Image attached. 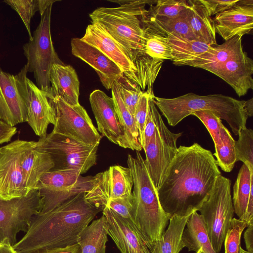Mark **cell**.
Returning a JSON list of instances; mask_svg holds the SVG:
<instances>
[{"label":"cell","mask_w":253,"mask_h":253,"mask_svg":"<svg viewBox=\"0 0 253 253\" xmlns=\"http://www.w3.org/2000/svg\"><path fill=\"white\" fill-rule=\"evenodd\" d=\"M238 135L234 143L236 162H242L253 172V131L246 127L240 130Z\"/></svg>","instance_id":"d590c367"},{"label":"cell","mask_w":253,"mask_h":253,"mask_svg":"<svg viewBox=\"0 0 253 253\" xmlns=\"http://www.w3.org/2000/svg\"><path fill=\"white\" fill-rule=\"evenodd\" d=\"M153 101L172 126L195 111L209 110L226 121L236 135L246 127L248 116L244 108L245 100L221 94L200 95L190 92L172 98L154 96Z\"/></svg>","instance_id":"277c9868"},{"label":"cell","mask_w":253,"mask_h":253,"mask_svg":"<svg viewBox=\"0 0 253 253\" xmlns=\"http://www.w3.org/2000/svg\"><path fill=\"white\" fill-rule=\"evenodd\" d=\"M29 92L27 121L36 135L46 134L48 125L55 123V113L47 94L27 78Z\"/></svg>","instance_id":"603a6c76"},{"label":"cell","mask_w":253,"mask_h":253,"mask_svg":"<svg viewBox=\"0 0 253 253\" xmlns=\"http://www.w3.org/2000/svg\"><path fill=\"white\" fill-rule=\"evenodd\" d=\"M195 253H202V250L200 249H199L197 252H196Z\"/></svg>","instance_id":"f5cc1de1"},{"label":"cell","mask_w":253,"mask_h":253,"mask_svg":"<svg viewBox=\"0 0 253 253\" xmlns=\"http://www.w3.org/2000/svg\"><path fill=\"white\" fill-rule=\"evenodd\" d=\"M81 39L101 51L119 66L126 77L137 84L132 62L121 46L100 25H88Z\"/></svg>","instance_id":"ffe728a7"},{"label":"cell","mask_w":253,"mask_h":253,"mask_svg":"<svg viewBox=\"0 0 253 253\" xmlns=\"http://www.w3.org/2000/svg\"><path fill=\"white\" fill-rule=\"evenodd\" d=\"M191 115L198 118L209 132L214 144L218 167L222 170L232 171L236 162L234 143L235 140L228 129L223 125L220 116L209 110L195 111Z\"/></svg>","instance_id":"2e32d148"},{"label":"cell","mask_w":253,"mask_h":253,"mask_svg":"<svg viewBox=\"0 0 253 253\" xmlns=\"http://www.w3.org/2000/svg\"><path fill=\"white\" fill-rule=\"evenodd\" d=\"M115 83L125 106L134 116L136 106L143 91L136 83L128 79L124 74Z\"/></svg>","instance_id":"74e56055"},{"label":"cell","mask_w":253,"mask_h":253,"mask_svg":"<svg viewBox=\"0 0 253 253\" xmlns=\"http://www.w3.org/2000/svg\"><path fill=\"white\" fill-rule=\"evenodd\" d=\"M48 98L55 113L52 132L88 145L99 144L102 136L82 106L70 105L59 97Z\"/></svg>","instance_id":"8fae6325"},{"label":"cell","mask_w":253,"mask_h":253,"mask_svg":"<svg viewBox=\"0 0 253 253\" xmlns=\"http://www.w3.org/2000/svg\"><path fill=\"white\" fill-rule=\"evenodd\" d=\"M89 99L97 130L111 142L127 148L113 98L96 89L90 93Z\"/></svg>","instance_id":"ac0fdd59"},{"label":"cell","mask_w":253,"mask_h":253,"mask_svg":"<svg viewBox=\"0 0 253 253\" xmlns=\"http://www.w3.org/2000/svg\"><path fill=\"white\" fill-rule=\"evenodd\" d=\"M71 45L72 54L94 69L107 89H111L114 82L124 74L116 63L99 49L81 39H72Z\"/></svg>","instance_id":"d6986e66"},{"label":"cell","mask_w":253,"mask_h":253,"mask_svg":"<svg viewBox=\"0 0 253 253\" xmlns=\"http://www.w3.org/2000/svg\"><path fill=\"white\" fill-rule=\"evenodd\" d=\"M189 6L180 14L172 18H150L144 14L141 17L142 27L163 35L174 33L189 40H197L189 23Z\"/></svg>","instance_id":"83f0119b"},{"label":"cell","mask_w":253,"mask_h":253,"mask_svg":"<svg viewBox=\"0 0 253 253\" xmlns=\"http://www.w3.org/2000/svg\"><path fill=\"white\" fill-rule=\"evenodd\" d=\"M52 5L41 15L40 22L34 31L32 39L23 46L26 57L28 72H33L36 85L50 94L49 73L54 64H64L60 60L53 44L50 32Z\"/></svg>","instance_id":"8992f818"},{"label":"cell","mask_w":253,"mask_h":253,"mask_svg":"<svg viewBox=\"0 0 253 253\" xmlns=\"http://www.w3.org/2000/svg\"><path fill=\"white\" fill-rule=\"evenodd\" d=\"M253 60L242 48L213 74L230 85L241 97L253 89Z\"/></svg>","instance_id":"44dd1931"},{"label":"cell","mask_w":253,"mask_h":253,"mask_svg":"<svg viewBox=\"0 0 253 253\" xmlns=\"http://www.w3.org/2000/svg\"><path fill=\"white\" fill-rule=\"evenodd\" d=\"M31 253H81V250L77 243L65 247L40 249Z\"/></svg>","instance_id":"bcb514c9"},{"label":"cell","mask_w":253,"mask_h":253,"mask_svg":"<svg viewBox=\"0 0 253 253\" xmlns=\"http://www.w3.org/2000/svg\"><path fill=\"white\" fill-rule=\"evenodd\" d=\"M189 23L197 40L209 45L217 44L215 23L200 0H188Z\"/></svg>","instance_id":"f1b7e54d"},{"label":"cell","mask_w":253,"mask_h":253,"mask_svg":"<svg viewBox=\"0 0 253 253\" xmlns=\"http://www.w3.org/2000/svg\"><path fill=\"white\" fill-rule=\"evenodd\" d=\"M58 0H37L38 11L41 16L44 12L46 9L54 2L58 1Z\"/></svg>","instance_id":"c3c4849f"},{"label":"cell","mask_w":253,"mask_h":253,"mask_svg":"<svg viewBox=\"0 0 253 253\" xmlns=\"http://www.w3.org/2000/svg\"><path fill=\"white\" fill-rule=\"evenodd\" d=\"M231 185L230 179L219 175L210 197L197 211L202 216L210 240L216 253L221 250L234 216Z\"/></svg>","instance_id":"ba28073f"},{"label":"cell","mask_w":253,"mask_h":253,"mask_svg":"<svg viewBox=\"0 0 253 253\" xmlns=\"http://www.w3.org/2000/svg\"><path fill=\"white\" fill-rule=\"evenodd\" d=\"M153 90L143 91L136 106L134 118L139 132V141L141 139L148 114V103Z\"/></svg>","instance_id":"7bdbcfd3"},{"label":"cell","mask_w":253,"mask_h":253,"mask_svg":"<svg viewBox=\"0 0 253 253\" xmlns=\"http://www.w3.org/2000/svg\"><path fill=\"white\" fill-rule=\"evenodd\" d=\"M154 4V3H153ZM150 4L145 15L150 18H172L180 14L188 6V0H159Z\"/></svg>","instance_id":"8d00e7d4"},{"label":"cell","mask_w":253,"mask_h":253,"mask_svg":"<svg viewBox=\"0 0 253 253\" xmlns=\"http://www.w3.org/2000/svg\"><path fill=\"white\" fill-rule=\"evenodd\" d=\"M42 207V199L37 188L22 197L0 198V243L13 247L17 242L18 233L27 232L33 217L41 212Z\"/></svg>","instance_id":"30bf717a"},{"label":"cell","mask_w":253,"mask_h":253,"mask_svg":"<svg viewBox=\"0 0 253 253\" xmlns=\"http://www.w3.org/2000/svg\"><path fill=\"white\" fill-rule=\"evenodd\" d=\"M16 132V127L0 120V144L9 142Z\"/></svg>","instance_id":"f6af8a7d"},{"label":"cell","mask_w":253,"mask_h":253,"mask_svg":"<svg viewBox=\"0 0 253 253\" xmlns=\"http://www.w3.org/2000/svg\"><path fill=\"white\" fill-rule=\"evenodd\" d=\"M194 211L183 215H172L162 237L148 246L150 253H179L185 248L182 240L183 231L188 219Z\"/></svg>","instance_id":"4316f807"},{"label":"cell","mask_w":253,"mask_h":253,"mask_svg":"<svg viewBox=\"0 0 253 253\" xmlns=\"http://www.w3.org/2000/svg\"><path fill=\"white\" fill-rule=\"evenodd\" d=\"M244 108L249 117L253 116V98H252L247 101H245Z\"/></svg>","instance_id":"681fc988"},{"label":"cell","mask_w":253,"mask_h":253,"mask_svg":"<svg viewBox=\"0 0 253 253\" xmlns=\"http://www.w3.org/2000/svg\"><path fill=\"white\" fill-rule=\"evenodd\" d=\"M133 188L132 220L148 246L158 241L166 230L171 216L163 209L144 160L136 151V157L127 156Z\"/></svg>","instance_id":"3957f363"},{"label":"cell","mask_w":253,"mask_h":253,"mask_svg":"<svg viewBox=\"0 0 253 253\" xmlns=\"http://www.w3.org/2000/svg\"><path fill=\"white\" fill-rule=\"evenodd\" d=\"M49 98L60 97L67 104H79L80 81L75 69L70 65L53 64L49 73Z\"/></svg>","instance_id":"484cf974"},{"label":"cell","mask_w":253,"mask_h":253,"mask_svg":"<svg viewBox=\"0 0 253 253\" xmlns=\"http://www.w3.org/2000/svg\"><path fill=\"white\" fill-rule=\"evenodd\" d=\"M98 145H88L51 132L40 137L36 149L50 156L54 165L50 170L73 169L82 174L96 164Z\"/></svg>","instance_id":"52a82bcc"},{"label":"cell","mask_w":253,"mask_h":253,"mask_svg":"<svg viewBox=\"0 0 253 253\" xmlns=\"http://www.w3.org/2000/svg\"><path fill=\"white\" fill-rule=\"evenodd\" d=\"M182 242L188 251L202 253H216L214 250L207 233L202 216L194 211L186 224L182 236Z\"/></svg>","instance_id":"f546056e"},{"label":"cell","mask_w":253,"mask_h":253,"mask_svg":"<svg viewBox=\"0 0 253 253\" xmlns=\"http://www.w3.org/2000/svg\"><path fill=\"white\" fill-rule=\"evenodd\" d=\"M0 253H16V252L9 244L0 243Z\"/></svg>","instance_id":"f907efd6"},{"label":"cell","mask_w":253,"mask_h":253,"mask_svg":"<svg viewBox=\"0 0 253 253\" xmlns=\"http://www.w3.org/2000/svg\"><path fill=\"white\" fill-rule=\"evenodd\" d=\"M27 73L26 64L15 75L0 68V120L12 126L27 121Z\"/></svg>","instance_id":"7c38bea8"},{"label":"cell","mask_w":253,"mask_h":253,"mask_svg":"<svg viewBox=\"0 0 253 253\" xmlns=\"http://www.w3.org/2000/svg\"><path fill=\"white\" fill-rule=\"evenodd\" d=\"M102 213L106 218L108 235L121 253H150L143 236L131 220L108 207Z\"/></svg>","instance_id":"e0dca14e"},{"label":"cell","mask_w":253,"mask_h":253,"mask_svg":"<svg viewBox=\"0 0 253 253\" xmlns=\"http://www.w3.org/2000/svg\"><path fill=\"white\" fill-rule=\"evenodd\" d=\"M79 193L52 210L34 216L23 237L12 247L16 253L65 247L77 243L80 234L102 210Z\"/></svg>","instance_id":"7a4b0ae2"},{"label":"cell","mask_w":253,"mask_h":253,"mask_svg":"<svg viewBox=\"0 0 253 253\" xmlns=\"http://www.w3.org/2000/svg\"><path fill=\"white\" fill-rule=\"evenodd\" d=\"M111 92L127 148L139 152L142 148L139 141V132L134 116L122 100L115 82L111 88Z\"/></svg>","instance_id":"1f68e13d"},{"label":"cell","mask_w":253,"mask_h":253,"mask_svg":"<svg viewBox=\"0 0 253 253\" xmlns=\"http://www.w3.org/2000/svg\"><path fill=\"white\" fill-rule=\"evenodd\" d=\"M210 16L218 14L235 5L239 1L222 0H200Z\"/></svg>","instance_id":"ee69618b"},{"label":"cell","mask_w":253,"mask_h":253,"mask_svg":"<svg viewBox=\"0 0 253 253\" xmlns=\"http://www.w3.org/2000/svg\"><path fill=\"white\" fill-rule=\"evenodd\" d=\"M171 49L173 64L204 53L211 46L196 40H191L174 33L166 35Z\"/></svg>","instance_id":"836d02e7"},{"label":"cell","mask_w":253,"mask_h":253,"mask_svg":"<svg viewBox=\"0 0 253 253\" xmlns=\"http://www.w3.org/2000/svg\"><path fill=\"white\" fill-rule=\"evenodd\" d=\"M238 2L230 8L216 14L213 20L217 32L225 41L248 34L253 28V5Z\"/></svg>","instance_id":"cb8c5ba5"},{"label":"cell","mask_w":253,"mask_h":253,"mask_svg":"<svg viewBox=\"0 0 253 253\" xmlns=\"http://www.w3.org/2000/svg\"><path fill=\"white\" fill-rule=\"evenodd\" d=\"M181 132L173 133L166 126L162 118L157 127L154 137L143 149L144 160L150 176L156 189L175 155L177 141Z\"/></svg>","instance_id":"4fadbf2b"},{"label":"cell","mask_w":253,"mask_h":253,"mask_svg":"<svg viewBox=\"0 0 253 253\" xmlns=\"http://www.w3.org/2000/svg\"><path fill=\"white\" fill-rule=\"evenodd\" d=\"M4 2L19 15L28 31L30 41L32 40L30 22L31 18L38 11L37 0H6Z\"/></svg>","instance_id":"f35d334b"},{"label":"cell","mask_w":253,"mask_h":253,"mask_svg":"<svg viewBox=\"0 0 253 253\" xmlns=\"http://www.w3.org/2000/svg\"><path fill=\"white\" fill-rule=\"evenodd\" d=\"M143 28L144 39L142 50L139 53H144L156 60L172 61L171 49L166 36Z\"/></svg>","instance_id":"e575fe53"},{"label":"cell","mask_w":253,"mask_h":253,"mask_svg":"<svg viewBox=\"0 0 253 253\" xmlns=\"http://www.w3.org/2000/svg\"><path fill=\"white\" fill-rule=\"evenodd\" d=\"M27 190L19 158L18 139L0 147V198L25 196Z\"/></svg>","instance_id":"9a60e30c"},{"label":"cell","mask_w":253,"mask_h":253,"mask_svg":"<svg viewBox=\"0 0 253 253\" xmlns=\"http://www.w3.org/2000/svg\"><path fill=\"white\" fill-rule=\"evenodd\" d=\"M220 175L210 150L197 143L180 145L156 189L163 209L171 216L197 211Z\"/></svg>","instance_id":"6da1fadb"},{"label":"cell","mask_w":253,"mask_h":253,"mask_svg":"<svg viewBox=\"0 0 253 253\" xmlns=\"http://www.w3.org/2000/svg\"><path fill=\"white\" fill-rule=\"evenodd\" d=\"M253 191V172L244 164L233 186L232 203L234 213L241 218L245 213L251 192Z\"/></svg>","instance_id":"d6a6232c"},{"label":"cell","mask_w":253,"mask_h":253,"mask_svg":"<svg viewBox=\"0 0 253 253\" xmlns=\"http://www.w3.org/2000/svg\"><path fill=\"white\" fill-rule=\"evenodd\" d=\"M106 207L123 217L130 219L133 222V197L132 193L110 200Z\"/></svg>","instance_id":"b9f144b4"},{"label":"cell","mask_w":253,"mask_h":253,"mask_svg":"<svg viewBox=\"0 0 253 253\" xmlns=\"http://www.w3.org/2000/svg\"><path fill=\"white\" fill-rule=\"evenodd\" d=\"M247 226L246 222L233 218L223 242L225 253H239L241 235Z\"/></svg>","instance_id":"60d3db41"},{"label":"cell","mask_w":253,"mask_h":253,"mask_svg":"<svg viewBox=\"0 0 253 253\" xmlns=\"http://www.w3.org/2000/svg\"><path fill=\"white\" fill-rule=\"evenodd\" d=\"M242 36H235L221 44L211 45L207 51L173 63L176 66H190L214 74L232 56L243 48Z\"/></svg>","instance_id":"d4e9b609"},{"label":"cell","mask_w":253,"mask_h":253,"mask_svg":"<svg viewBox=\"0 0 253 253\" xmlns=\"http://www.w3.org/2000/svg\"><path fill=\"white\" fill-rule=\"evenodd\" d=\"M239 253H251L243 249L241 246L239 247Z\"/></svg>","instance_id":"816d5d0a"},{"label":"cell","mask_w":253,"mask_h":253,"mask_svg":"<svg viewBox=\"0 0 253 253\" xmlns=\"http://www.w3.org/2000/svg\"><path fill=\"white\" fill-rule=\"evenodd\" d=\"M108 235L106 218L102 214L92 220L80 234L77 244L81 253H106Z\"/></svg>","instance_id":"4dcf8cb0"},{"label":"cell","mask_w":253,"mask_h":253,"mask_svg":"<svg viewBox=\"0 0 253 253\" xmlns=\"http://www.w3.org/2000/svg\"><path fill=\"white\" fill-rule=\"evenodd\" d=\"M109 1L120 6L97 8L89 14L91 23L102 27L121 46L133 63L142 50L145 33L141 17L147 11L145 6L156 1Z\"/></svg>","instance_id":"5b68a950"},{"label":"cell","mask_w":253,"mask_h":253,"mask_svg":"<svg viewBox=\"0 0 253 253\" xmlns=\"http://www.w3.org/2000/svg\"><path fill=\"white\" fill-rule=\"evenodd\" d=\"M247 227L244 234L246 251L253 253V223L248 225Z\"/></svg>","instance_id":"7dc6e473"},{"label":"cell","mask_w":253,"mask_h":253,"mask_svg":"<svg viewBox=\"0 0 253 253\" xmlns=\"http://www.w3.org/2000/svg\"><path fill=\"white\" fill-rule=\"evenodd\" d=\"M96 181L95 176H82L77 169L49 170L44 173L36 186L43 202L40 214L52 210L79 193L87 192Z\"/></svg>","instance_id":"9c48e42d"},{"label":"cell","mask_w":253,"mask_h":253,"mask_svg":"<svg viewBox=\"0 0 253 253\" xmlns=\"http://www.w3.org/2000/svg\"><path fill=\"white\" fill-rule=\"evenodd\" d=\"M153 94L149 98L148 114L141 139L140 141L142 149H144L150 140L154 137L157 126L162 119L153 101Z\"/></svg>","instance_id":"ab89813d"},{"label":"cell","mask_w":253,"mask_h":253,"mask_svg":"<svg viewBox=\"0 0 253 253\" xmlns=\"http://www.w3.org/2000/svg\"><path fill=\"white\" fill-rule=\"evenodd\" d=\"M36 145V141L18 139L20 164L28 192L36 189L41 176L54 166L50 156L37 150Z\"/></svg>","instance_id":"7402d4cb"},{"label":"cell","mask_w":253,"mask_h":253,"mask_svg":"<svg viewBox=\"0 0 253 253\" xmlns=\"http://www.w3.org/2000/svg\"><path fill=\"white\" fill-rule=\"evenodd\" d=\"M94 176L96 183L85 197L88 202L102 211L110 200L132 193L133 180L128 168L113 166Z\"/></svg>","instance_id":"5bb4252c"}]
</instances>
